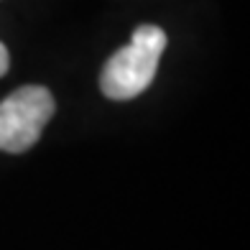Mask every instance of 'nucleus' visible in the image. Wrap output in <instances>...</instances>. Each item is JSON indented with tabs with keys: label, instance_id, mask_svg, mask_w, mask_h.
I'll return each mask as SVG.
<instances>
[{
	"label": "nucleus",
	"instance_id": "3",
	"mask_svg": "<svg viewBox=\"0 0 250 250\" xmlns=\"http://www.w3.org/2000/svg\"><path fill=\"white\" fill-rule=\"evenodd\" d=\"M8 64H10V56H8V49L0 43V77L8 72Z\"/></svg>",
	"mask_w": 250,
	"mask_h": 250
},
{
	"label": "nucleus",
	"instance_id": "1",
	"mask_svg": "<svg viewBox=\"0 0 250 250\" xmlns=\"http://www.w3.org/2000/svg\"><path fill=\"white\" fill-rule=\"evenodd\" d=\"M166 49V33L158 26H138L128 46L107 59L100 77V87L110 100H133L153 82L158 59Z\"/></svg>",
	"mask_w": 250,
	"mask_h": 250
},
{
	"label": "nucleus",
	"instance_id": "2",
	"mask_svg": "<svg viewBox=\"0 0 250 250\" xmlns=\"http://www.w3.org/2000/svg\"><path fill=\"white\" fill-rule=\"evenodd\" d=\"M54 110V97L41 84H26L10 92L0 102V151L23 153L36 146Z\"/></svg>",
	"mask_w": 250,
	"mask_h": 250
}]
</instances>
